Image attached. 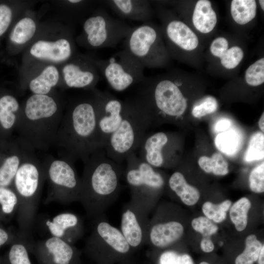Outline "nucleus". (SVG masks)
Instances as JSON below:
<instances>
[{"instance_id": "nucleus-1", "label": "nucleus", "mask_w": 264, "mask_h": 264, "mask_svg": "<svg viewBox=\"0 0 264 264\" xmlns=\"http://www.w3.org/2000/svg\"><path fill=\"white\" fill-rule=\"evenodd\" d=\"M94 89L88 96L71 101L65 110L55 144L60 157L84 162L99 149Z\"/></svg>"}, {"instance_id": "nucleus-2", "label": "nucleus", "mask_w": 264, "mask_h": 264, "mask_svg": "<svg viewBox=\"0 0 264 264\" xmlns=\"http://www.w3.org/2000/svg\"><path fill=\"white\" fill-rule=\"evenodd\" d=\"M79 201L87 216L95 219L116 200L121 190L124 169L98 149L84 162Z\"/></svg>"}, {"instance_id": "nucleus-3", "label": "nucleus", "mask_w": 264, "mask_h": 264, "mask_svg": "<svg viewBox=\"0 0 264 264\" xmlns=\"http://www.w3.org/2000/svg\"><path fill=\"white\" fill-rule=\"evenodd\" d=\"M65 103L55 92L31 94L22 104L16 130L20 140L35 150L55 146Z\"/></svg>"}, {"instance_id": "nucleus-4", "label": "nucleus", "mask_w": 264, "mask_h": 264, "mask_svg": "<svg viewBox=\"0 0 264 264\" xmlns=\"http://www.w3.org/2000/svg\"><path fill=\"white\" fill-rule=\"evenodd\" d=\"M175 71L154 77H146L136 85L132 96L146 110L152 125L173 121L181 116L187 108L182 90V79Z\"/></svg>"}, {"instance_id": "nucleus-5", "label": "nucleus", "mask_w": 264, "mask_h": 264, "mask_svg": "<svg viewBox=\"0 0 264 264\" xmlns=\"http://www.w3.org/2000/svg\"><path fill=\"white\" fill-rule=\"evenodd\" d=\"M44 182L42 161L38 158L35 150L26 144L11 187L18 198L16 215L18 225L17 233L29 242L34 241L33 227Z\"/></svg>"}, {"instance_id": "nucleus-6", "label": "nucleus", "mask_w": 264, "mask_h": 264, "mask_svg": "<svg viewBox=\"0 0 264 264\" xmlns=\"http://www.w3.org/2000/svg\"><path fill=\"white\" fill-rule=\"evenodd\" d=\"M124 101L122 120L104 149L110 158L121 164L139 149L147 131L152 125L149 114L135 99L131 97Z\"/></svg>"}, {"instance_id": "nucleus-7", "label": "nucleus", "mask_w": 264, "mask_h": 264, "mask_svg": "<svg viewBox=\"0 0 264 264\" xmlns=\"http://www.w3.org/2000/svg\"><path fill=\"white\" fill-rule=\"evenodd\" d=\"M133 27L98 7L82 22V31L77 38V42L91 49L115 48L128 36Z\"/></svg>"}, {"instance_id": "nucleus-8", "label": "nucleus", "mask_w": 264, "mask_h": 264, "mask_svg": "<svg viewBox=\"0 0 264 264\" xmlns=\"http://www.w3.org/2000/svg\"><path fill=\"white\" fill-rule=\"evenodd\" d=\"M123 46L144 68L165 66L170 59L161 28L151 21L134 26L123 40Z\"/></svg>"}, {"instance_id": "nucleus-9", "label": "nucleus", "mask_w": 264, "mask_h": 264, "mask_svg": "<svg viewBox=\"0 0 264 264\" xmlns=\"http://www.w3.org/2000/svg\"><path fill=\"white\" fill-rule=\"evenodd\" d=\"M47 192L44 203L58 202L69 204L79 201L81 178L74 162L60 157L47 155L42 161Z\"/></svg>"}, {"instance_id": "nucleus-10", "label": "nucleus", "mask_w": 264, "mask_h": 264, "mask_svg": "<svg viewBox=\"0 0 264 264\" xmlns=\"http://www.w3.org/2000/svg\"><path fill=\"white\" fill-rule=\"evenodd\" d=\"M126 161L123 176L130 191V201L148 213L158 193L165 186V178L135 153L128 156Z\"/></svg>"}, {"instance_id": "nucleus-11", "label": "nucleus", "mask_w": 264, "mask_h": 264, "mask_svg": "<svg viewBox=\"0 0 264 264\" xmlns=\"http://www.w3.org/2000/svg\"><path fill=\"white\" fill-rule=\"evenodd\" d=\"M88 57L103 76L110 88L115 91H123L140 83L145 78V68L124 49L107 59Z\"/></svg>"}, {"instance_id": "nucleus-12", "label": "nucleus", "mask_w": 264, "mask_h": 264, "mask_svg": "<svg viewBox=\"0 0 264 264\" xmlns=\"http://www.w3.org/2000/svg\"><path fill=\"white\" fill-rule=\"evenodd\" d=\"M162 25L163 37L170 57L178 58L181 51H192L199 45V39L193 30L161 5L156 8Z\"/></svg>"}, {"instance_id": "nucleus-13", "label": "nucleus", "mask_w": 264, "mask_h": 264, "mask_svg": "<svg viewBox=\"0 0 264 264\" xmlns=\"http://www.w3.org/2000/svg\"><path fill=\"white\" fill-rule=\"evenodd\" d=\"M97 138L99 149H104L110 135L117 130L123 117L124 101L107 91L96 88Z\"/></svg>"}, {"instance_id": "nucleus-14", "label": "nucleus", "mask_w": 264, "mask_h": 264, "mask_svg": "<svg viewBox=\"0 0 264 264\" xmlns=\"http://www.w3.org/2000/svg\"><path fill=\"white\" fill-rule=\"evenodd\" d=\"M85 242L86 250L92 255L104 249L126 254L132 249L120 230L111 225L104 214L93 219Z\"/></svg>"}, {"instance_id": "nucleus-15", "label": "nucleus", "mask_w": 264, "mask_h": 264, "mask_svg": "<svg viewBox=\"0 0 264 264\" xmlns=\"http://www.w3.org/2000/svg\"><path fill=\"white\" fill-rule=\"evenodd\" d=\"M28 53L37 60L55 66L63 65L78 54L69 29L62 36L37 40L30 46Z\"/></svg>"}, {"instance_id": "nucleus-16", "label": "nucleus", "mask_w": 264, "mask_h": 264, "mask_svg": "<svg viewBox=\"0 0 264 264\" xmlns=\"http://www.w3.org/2000/svg\"><path fill=\"white\" fill-rule=\"evenodd\" d=\"M62 87L66 88H95L99 79V71L88 56L77 54L62 65L60 70Z\"/></svg>"}, {"instance_id": "nucleus-17", "label": "nucleus", "mask_w": 264, "mask_h": 264, "mask_svg": "<svg viewBox=\"0 0 264 264\" xmlns=\"http://www.w3.org/2000/svg\"><path fill=\"white\" fill-rule=\"evenodd\" d=\"M30 253L38 264H77L78 250L73 244L49 236L28 243Z\"/></svg>"}, {"instance_id": "nucleus-18", "label": "nucleus", "mask_w": 264, "mask_h": 264, "mask_svg": "<svg viewBox=\"0 0 264 264\" xmlns=\"http://www.w3.org/2000/svg\"><path fill=\"white\" fill-rule=\"evenodd\" d=\"M148 214L130 200L123 207L120 230L132 249L147 242L150 222Z\"/></svg>"}, {"instance_id": "nucleus-19", "label": "nucleus", "mask_w": 264, "mask_h": 264, "mask_svg": "<svg viewBox=\"0 0 264 264\" xmlns=\"http://www.w3.org/2000/svg\"><path fill=\"white\" fill-rule=\"evenodd\" d=\"M49 236L58 238L74 244L84 234L82 219L71 212H63L44 221Z\"/></svg>"}, {"instance_id": "nucleus-20", "label": "nucleus", "mask_w": 264, "mask_h": 264, "mask_svg": "<svg viewBox=\"0 0 264 264\" xmlns=\"http://www.w3.org/2000/svg\"><path fill=\"white\" fill-rule=\"evenodd\" d=\"M0 144V186L12 187L17 172L22 162L26 143L17 138Z\"/></svg>"}, {"instance_id": "nucleus-21", "label": "nucleus", "mask_w": 264, "mask_h": 264, "mask_svg": "<svg viewBox=\"0 0 264 264\" xmlns=\"http://www.w3.org/2000/svg\"><path fill=\"white\" fill-rule=\"evenodd\" d=\"M171 138L164 132L146 134L139 148L138 157L154 168L164 166L169 160Z\"/></svg>"}, {"instance_id": "nucleus-22", "label": "nucleus", "mask_w": 264, "mask_h": 264, "mask_svg": "<svg viewBox=\"0 0 264 264\" xmlns=\"http://www.w3.org/2000/svg\"><path fill=\"white\" fill-rule=\"evenodd\" d=\"M117 15L120 20L144 22L151 21L153 11L147 0H107L101 1Z\"/></svg>"}, {"instance_id": "nucleus-23", "label": "nucleus", "mask_w": 264, "mask_h": 264, "mask_svg": "<svg viewBox=\"0 0 264 264\" xmlns=\"http://www.w3.org/2000/svg\"><path fill=\"white\" fill-rule=\"evenodd\" d=\"M183 232V225L176 220L150 221L147 242L157 248L167 247L179 241Z\"/></svg>"}, {"instance_id": "nucleus-24", "label": "nucleus", "mask_w": 264, "mask_h": 264, "mask_svg": "<svg viewBox=\"0 0 264 264\" xmlns=\"http://www.w3.org/2000/svg\"><path fill=\"white\" fill-rule=\"evenodd\" d=\"M18 99L13 95L0 96V136L5 138L17 129L21 110Z\"/></svg>"}, {"instance_id": "nucleus-25", "label": "nucleus", "mask_w": 264, "mask_h": 264, "mask_svg": "<svg viewBox=\"0 0 264 264\" xmlns=\"http://www.w3.org/2000/svg\"><path fill=\"white\" fill-rule=\"evenodd\" d=\"M61 82V72L57 66L47 64L28 81L26 87L32 94L48 95L54 92Z\"/></svg>"}, {"instance_id": "nucleus-26", "label": "nucleus", "mask_w": 264, "mask_h": 264, "mask_svg": "<svg viewBox=\"0 0 264 264\" xmlns=\"http://www.w3.org/2000/svg\"><path fill=\"white\" fill-rule=\"evenodd\" d=\"M228 41L223 37L215 38L210 45L211 54L220 59L222 66L227 69L237 67L242 60L244 52L238 45H233L229 48Z\"/></svg>"}, {"instance_id": "nucleus-27", "label": "nucleus", "mask_w": 264, "mask_h": 264, "mask_svg": "<svg viewBox=\"0 0 264 264\" xmlns=\"http://www.w3.org/2000/svg\"><path fill=\"white\" fill-rule=\"evenodd\" d=\"M192 23L197 30L202 34L213 31L217 23V14L209 0H199L193 12Z\"/></svg>"}, {"instance_id": "nucleus-28", "label": "nucleus", "mask_w": 264, "mask_h": 264, "mask_svg": "<svg viewBox=\"0 0 264 264\" xmlns=\"http://www.w3.org/2000/svg\"><path fill=\"white\" fill-rule=\"evenodd\" d=\"M168 183L171 190L186 205H194L198 201L200 198L199 191L187 182L181 172L176 171L173 173Z\"/></svg>"}, {"instance_id": "nucleus-29", "label": "nucleus", "mask_w": 264, "mask_h": 264, "mask_svg": "<svg viewBox=\"0 0 264 264\" xmlns=\"http://www.w3.org/2000/svg\"><path fill=\"white\" fill-rule=\"evenodd\" d=\"M38 29L36 20L28 15L22 17L14 25L9 38L11 42L21 47L31 41Z\"/></svg>"}, {"instance_id": "nucleus-30", "label": "nucleus", "mask_w": 264, "mask_h": 264, "mask_svg": "<svg viewBox=\"0 0 264 264\" xmlns=\"http://www.w3.org/2000/svg\"><path fill=\"white\" fill-rule=\"evenodd\" d=\"M28 243L26 239L17 233L16 238L2 256L1 264H32Z\"/></svg>"}, {"instance_id": "nucleus-31", "label": "nucleus", "mask_w": 264, "mask_h": 264, "mask_svg": "<svg viewBox=\"0 0 264 264\" xmlns=\"http://www.w3.org/2000/svg\"><path fill=\"white\" fill-rule=\"evenodd\" d=\"M257 11L255 0H233L231 2V15L238 24L245 25L251 22L255 18Z\"/></svg>"}, {"instance_id": "nucleus-32", "label": "nucleus", "mask_w": 264, "mask_h": 264, "mask_svg": "<svg viewBox=\"0 0 264 264\" xmlns=\"http://www.w3.org/2000/svg\"><path fill=\"white\" fill-rule=\"evenodd\" d=\"M18 204L17 195L12 187L0 186V222H8L16 215Z\"/></svg>"}, {"instance_id": "nucleus-33", "label": "nucleus", "mask_w": 264, "mask_h": 264, "mask_svg": "<svg viewBox=\"0 0 264 264\" xmlns=\"http://www.w3.org/2000/svg\"><path fill=\"white\" fill-rule=\"evenodd\" d=\"M251 206L250 201L243 197L236 201L230 209V218L236 229L239 232L244 230L247 225L248 212Z\"/></svg>"}, {"instance_id": "nucleus-34", "label": "nucleus", "mask_w": 264, "mask_h": 264, "mask_svg": "<svg viewBox=\"0 0 264 264\" xmlns=\"http://www.w3.org/2000/svg\"><path fill=\"white\" fill-rule=\"evenodd\" d=\"M200 168L207 173L224 176L228 173V164L221 154L215 153L211 157L202 156L198 160Z\"/></svg>"}, {"instance_id": "nucleus-35", "label": "nucleus", "mask_w": 264, "mask_h": 264, "mask_svg": "<svg viewBox=\"0 0 264 264\" xmlns=\"http://www.w3.org/2000/svg\"><path fill=\"white\" fill-rule=\"evenodd\" d=\"M245 247L243 251L235 260V264H253L258 260V256L263 244L254 234L248 235L245 242Z\"/></svg>"}, {"instance_id": "nucleus-36", "label": "nucleus", "mask_w": 264, "mask_h": 264, "mask_svg": "<svg viewBox=\"0 0 264 264\" xmlns=\"http://www.w3.org/2000/svg\"><path fill=\"white\" fill-rule=\"evenodd\" d=\"M239 143V136L233 130L220 132L215 139V144L218 149L228 155H233L237 152Z\"/></svg>"}, {"instance_id": "nucleus-37", "label": "nucleus", "mask_w": 264, "mask_h": 264, "mask_svg": "<svg viewBox=\"0 0 264 264\" xmlns=\"http://www.w3.org/2000/svg\"><path fill=\"white\" fill-rule=\"evenodd\" d=\"M232 202L225 200L220 204H214L206 201L202 205V210L206 218L215 223H220L226 218V212L230 208Z\"/></svg>"}, {"instance_id": "nucleus-38", "label": "nucleus", "mask_w": 264, "mask_h": 264, "mask_svg": "<svg viewBox=\"0 0 264 264\" xmlns=\"http://www.w3.org/2000/svg\"><path fill=\"white\" fill-rule=\"evenodd\" d=\"M264 157V134L257 132L250 137L247 149L244 155L246 162L259 160Z\"/></svg>"}, {"instance_id": "nucleus-39", "label": "nucleus", "mask_w": 264, "mask_h": 264, "mask_svg": "<svg viewBox=\"0 0 264 264\" xmlns=\"http://www.w3.org/2000/svg\"><path fill=\"white\" fill-rule=\"evenodd\" d=\"M244 78L247 84L251 87H258L264 83V58L257 60L247 67Z\"/></svg>"}, {"instance_id": "nucleus-40", "label": "nucleus", "mask_w": 264, "mask_h": 264, "mask_svg": "<svg viewBox=\"0 0 264 264\" xmlns=\"http://www.w3.org/2000/svg\"><path fill=\"white\" fill-rule=\"evenodd\" d=\"M193 228L201 234V240H211V237L218 230V226L206 217L200 216L194 219L191 222Z\"/></svg>"}, {"instance_id": "nucleus-41", "label": "nucleus", "mask_w": 264, "mask_h": 264, "mask_svg": "<svg viewBox=\"0 0 264 264\" xmlns=\"http://www.w3.org/2000/svg\"><path fill=\"white\" fill-rule=\"evenodd\" d=\"M218 108L216 99L213 96H207L193 107L192 114L195 117L199 118L215 112Z\"/></svg>"}, {"instance_id": "nucleus-42", "label": "nucleus", "mask_w": 264, "mask_h": 264, "mask_svg": "<svg viewBox=\"0 0 264 264\" xmlns=\"http://www.w3.org/2000/svg\"><path fill=\"white\" fill-rule=\"evenodd\" d=\"M250 189L256 193H262L264 191V162L254 168L249 176Z\"/></svg>"}, {"instance_id": "nucleus-43", "label": "nucleus", "mask_w": 264, "mask_h": 264, "mask_svg": "<svg viewBox=\"0 0 264 264\" xmlns=\"http://www.w3.org/2000/svg\"><path fill=\"white\" fill-rule=\"evenodd\" d=\"M11 8L6 4H0V36L8 29L12 19Z\"/></svg>"}, {"instance_id": "nucleus-44", "label": "nucleus", "mask_w": 264, "mask_h": 264, "mask_svg": "<svg viewBox=\"0 0 264 264\" xmlns=\"http://www.w3.org/2000/svg\"><path fill=\"white\" fill-rule=\"evenodd\" d=\"M17 233H13L6 228L0 221V248L6 245H9L16 237Z\"/></svg>"}, {"instance_id": "nucleus-45", "label": "nucleus", "mask_w": 264, "mask_h": 264, "mask_svg": "<svg viewBox=\"0 0 264 264\" xmlns=\"http://www.w3.org/2000/svg\"><path fill=\"white\" fill-rule=\"evenodd\" d=\"M180 257L174 251H166L160 257V264H180Z\"/></svg>"}, {"instance_id": "nucleus-46", "label": "nucleus", "mask_w": 264, "mask_h": 264, "mask_svg": "<svg viewBox=\"0 0 264 264\" xmlns=\"http://www.w3.org/2000/svg\"><path fill=\"white\" fill-rule=\"evenodd\" d=\"M231 122L226 118L219 120L215 124V130L216 132H223L227 131L231 126Z\"/></svg>"}, {"instance_id": "nucleus-47", "label": "nucleus", "mask_w": 264, "mask_h": 264, "mask_svg": "<svg viewBox=\"0 0 264 264\" xmlns=\"http://www.w3.org/2000/svg\"><path fill=\"white\" fill-rule=\"evenodd\" d=\"M180 264H194V263L189 255L184 254L180 257Z\"/></svg>"}, {"instance_id": "nucleus-48", "label": "nucleus", "mask_w": 264, "mask_h": 264, "mask_svg": "<svg viewBox=\"0 0 264 264\" xmlns=\"http://www.w3.org/2000/svg\"><path fill=\"white\" fill-rule=\"evenodd\" d=\"M258 263L259 264H264V245H263L262 249L259 253Z\"/></svg>"}, {"instance_id": "nucleus-49", "label": "nucleus", "mask_w": 264, "mask_h": 264, "mask_svg": "<svg viewBox=\"0 0 264 264\" xmlns=\"http://www.w3.org/2000/svg\"><path fill=\"white\" fill-rule=\"evenodd\" d=\"M260 129L263 132H264V113L263 112L258 122Z\"/></svg>"}, {"instance_id": "nucleus-50", "label": "nucleus", "mask_w": 264, "mask_h": 264, "mask_svg": "<svg viewBox=\"0 0 264 264\" xmlns=\"http://www.w3.org/2000/svg\"><path fill=\"white\" fill-rule=\"evenodd\" d=\"M258 1H259V5H260L262 10L264 11V0H260Z\"/></svg>"}, {"instance_id": "nucleus-51", "label": "nucleus", "mask_w": 264, "mask_h": 264, "mask_svg": "<svg viewBox=\"0 0 264 264\" xmlns=\"http://www.w3.org/2000/svg\"><path fill=\"white\" fill-rule=\"evenodd\" d=\"M199 264H209L206 262H202Z\"/></svg>"}, {"instance_id": "nucleus-52", "label": "nucleus", "mask_w": 264, "mask_h": 264, "mask_svg": "<svg viewBox=\"0 0 264 264\" xmlns=\"http://www.w3.org/2000/svg\"><path fill=\"white\" fill-rule=\"evenodd\" d=\"M1 259H2V256L0 255V264H1Z\"/></svg>"}]
</instances>
